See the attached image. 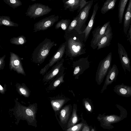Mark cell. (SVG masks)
<instances>
[{"instance_id": "obj_1", "label": "cell", "mask_w": 131, "mask_h": 131, "mask_svg": "<svg viewBox=\"0 0 131 131\" xmlns=\"http://www.w3.org/2000/svg\"><path fill=\"white\" fill-rule=\"evenodd\" d=\"M66 57L70 58L86 53L85 34L74 29L69 34L64 33Z\"/></svg>"}, {"instance_id": "obj_2", "label": "cell", "mask_w": 131, "mask_h": 131, "mask_svg": "<svg viewBox=\"0 0 131 131\" xmlns=\"http://www.w3.org/2000/svg\"><path fill=\"white\" fill-rule=\"evenodd\" d=\"M15 102L14 107L10 109L9 111L12 112V115L15 119V124L17 125L20 120L25 121L28 125L37 127V104L35 103L26 106L21 104L15 99Z\"/></svg>"}, {"instance_id": "obj_3", "label": "cell", "mask_w": 131, "mask_h": 131, "mask_svg": "<svg viewBox=\"0 0 131 131\" xmlns=\"http://www.w3.org/2000/svg\"><path fill=\"white\" fill-rule=\"evenodd\" d=\"M57 44L54 41L46 38L35 49L32 54L33 62L41 64L49 54L51 48Z\"/></svg>"}, {"instance_id": "obj_4", "label": "cell", "mask_w": 131, "mask_h": 131, "mask_svg": "<svg viewBox=\"0 0 131 131\" xmlns=\"http://www.w3.org/2000/svg\"><path fill=\"white\" fill-rule=\"evenodd\" d=\"M116 106L120 111L119 116L116 114L104 115L100 118L104 128L109 129H112L114 127L112 124L119 122L127 117V113L126 110L119 105L116 104Z\"/></svg>"}, {"instance_id": "obj_5", "label": "cell", "mask_w": 131, "mask_h": 131, "mask_svg": "<svg viewBox=\"0 0 131 131\" xmlns=\"http://www.w3.org/2000/svg\"><path fill=\"white\" fill-rule=\"evenodd\" d=\"M112 53L110 52L100 62L96 72L95 80L98 85L102 83L106 75L110 68L111 67Z\"/></svg>"}, {"instance_id": "obj_6", "label": "cell", "mask_w": 131, "mask_h": 131, "mask_svg": "<svg viewBox=\"0 0 131 131\" xmlns=\"http://www.w3.org/2000/svg\"><path fill=\"white\" fill-rule=\"evenodd\" d=\"M48 5L42 4L35 3L29 5L25 13L26 16L34 19L49 13L52 10Z\"/></svg>"}, {"instance_id": "obj_7", "label": "cell", "mask_w": 131, "mask_h": 131, "mask_svg": "<svg viewBox=\"0 0 131 131\" xmlns=\"http://www.w3.org/2000/svg\"><path fill=\"white\" fill-rule=\"evenodd\" d=\"M93 2V0L88 1V3L80 11L78 15V21L75 28L78 32H82L86 27L85 23L88 19L89 13Z\"/></svg>"}, {"instance_id": "obj_8", "label": "cell", "mask_w": 131, "mask_h": 131, "mask_svg": "<svg viewBox=\"0 0 131 131\" xmlns=\"http://www.w3.org/2000/svg\"><path fill=\"white\" fill-rule=\"evenodd\" d=\"M66 46L65 42L61 44L57 50L50 60L49 63L41 69L40 73L42 75H45L49 68L54 64L60 61L65 53Z\"/></svg>"}, {"instance_id": "obj_9", "label": "cell", "mask_w": 131, "mask_h": 131, "mask_svg": "<svg viewBox=\"0 0 131 131\" xmlns=\"http://www.w3.org/2000/svg\"><path fill=\"white\" fill-rule=\"evenodd\" d=\"M58 15H52L46 17L36 23L34 25L33 32L44 31L52 26L58 20Z\"/></svg>"}, {"instance_id": "obj_10", "label": "cell", "mask_w": 131, "mask_h": 131, "mask_svg": "<svg viewBox=\"0 0 131 131\" xmlns=\"http://www.w3.org/2000/svg\"><path fill=\"white\" fill-rule=\"evenodd\" d=\"M90 62L88 60V57L82 58L75 61H73L72 67L73 69V76L75 79H78L79 76L88 69Z\"/></svg>"}, {"instance_id": "obj_11", "label": "cell", "mask_w": 131, "mask_h": 131, "mask_svg": "<svg viewBox=\"0 0 131 131\" xmlns=\"http://www.w3.org/2000/svg\"><path fill=\"white\" fill-rule=\"evenodd\" d=\"M110 23V21H108L102 26H97L92 31V38L90 42V46L93 49L97 48L99 42Z\"/></svg>"}, {"instance_id": "obj_12", "label": "cell", "mask_w": 131, "mask_h": 131, "mask_svg": "<svg viewBox=\"0 0 131 131\" xmlns=\"http://www.w3.org/2000/svg\"><path fill=\"white\" fill-rule=\"evenodd\" d=\"M9 68L10 71L13 70L17 73L26 75L21 60L17 54L10 52Z\"/></svg>"}, {"instance_id": "obj_13", "label": "cell", "mask_w": 131, "mask_h": 131, "mask_svg": "<svg viewBox=\"0 0 131 131\" xmlns=\"http://www.w3.org/2000/svg\"><path fill=\"white\" fill-rule=\"evenodd\" d=\"M118 52L122 67L126 74V70L129 72L131 71L130 62L127 52L122 44L118 42Z\"/></svg>"}, {"instance_id": "obj_14", "label": "cell", "mask_w": 131, "mask_h": 131, "mask_svg": "<svg viewBox=\"0 0 131 131\" xmlns=\"http://www.w3.org/2000/svg\"><path fill=\"white\" fill-rule=\"evenodd\" d=\"M118 73L119 70L116 64H114L110 68L106 76L104 84L101 91V93H102L106 89L108 86L116 81Z\"/></svg>"}, {"instance_id": "obj_15", "label": "cell", "mask_w": 131, "mask_h": 131, "mask_svg": "<svg viewBox=\"0 0 131 131\" xmlns=\"http://www.w3.org/2000/svg\"><path fill=\"white\" fill-rule=\"evenodd\" d=\"M64 61V59L63 58L54 65L51 69L45 74L43 81L48 82L52 80L63 68Z\"/></svg>"}, {"instance_id": "obj_16", "label": "cell", "mask_w": 131, "mask_h": 131, "mask_svg": "<svg viewBox=\"0 0 131 131\" xmlns=\"http://www.w3.org/2000/svg\"><path fill=\"white\" fill-rule=\"evenodd\" d=\"M113 37L112 28L110 24L97 45V50L109 46Z\"/></svg>"}, {"instance_id": "obj_17", "label": "cell", "mask_w": 131, "mask_h": 131, "mask_svg": "<svg viewBox=\"0 0 131 131\" xmlns=\"http://www.w3.org/2000/svg\"><path fill=\"white\" fill-rule=\"evenodd\" d=\"M70 100L69 98L63 95L50 98V102L52 107L55 112L59 111L62 106Z\"/></svg>"}, {"instance_id": "obj_18", "label": "cell", "mask_w": 131, "mask_h": 131, "mask_svg": "<svg viewBox=\"0 0 131 131\" xmlns=\"http://www.w3.org/2000/svg\"><path fill=\"white\" fill-rule=\"evenodd\" d=\"M98 3H96L94 6L93 13L89 22L84 30L82 32L85 34V41H86L90 35V32L93 26L95 16L99 8Z\"/></svg>"}, {"instance_id": "obj_19", "label": "cell", "mask_w": 131, "mask_h": 131, "mask_svg": "<svg viewBox=\"0 0 131 131\" xmlns=\"http://www.w3.org/2000/svg\"><path fill=\"white\" fill-rule=\"evenodd\" d=\"M113 91L118 95L125 97L131 96V86L122 83L115 85Z\"/></svg>"}, {"instance_id": "obj_20", "label": "cell", "mask_w": 131, "mask_h": 131, "mask_svg": "<svg viewBox=\"0 0 131 131\" xmlns=\"http://www.w3.org/2000/svg\"><path fill=\"white\" fill-rule=\"evenodd\" d=\"M65 69L63 67L55 78L51 81L48 86L49 90H55L59 85L64 82V78L66 74L64 73Z\"/></svg>"}, {"instance_id": "obj_21", "label": "cell", "mask_w": 131, "mask_h": 131, "mask_svg": "<svg viewBox=\"0 0 131 131\" xmlns=\"http://www.w3.org/2000/svg\"><path fill=\"white\" fill-rule=\"evenodd\" d=\"M131 22V0H129L125 14L123 30L125 34H127Z\"/></svg>"}, {"instance_id": "obj_22", "label": "cell", "mask_w": 131, "mask_h": 131, "mask_svg": "<svg viewBox=\"0 0 131 131\" xmlns=\"http://www.w3.org/2000/svg\"><path fill=\"white\" fill-rule=\"evenodd\" d=\"M80 0H63V7L64 9H68L70 12H73L77 10H79L80 8Z\"/></svg>"}, {"instance_id": "obj_23", "label": "cell", "mask_w": 131, "mask_h": 131, "mask_svg": "<svg viewBox=\"0 0 131 131\" xmlns=\"http://www.w3.org/2000/svg\"><path fill=\"white\" fill-rule=\"evenodd\" d=\"M71 105H66L60 112L59 118L61 122L64 124L66 123L69 118Z\"/></svg>"}, {"instance_id": "obj_24", "label": "cell", "mask_w": 131, "mask_h": 131, "mask_svg": "<svg viewBox=\"0 0 131 131\" xmlns=\"http://www.w3.org/2000/svg\"><path fill=\"white\" fill-rule=\"evenodd\" d=\"M117 0H107L104 3L101 9L102 14H104L115 8Z\"/></svg>"}, {"instance_id": "obj_25", "label": "cell", "mask_w": 131, "mask_h": 131, "mask_svg": "<svg viewBox=\"0 0 131 131\" xmlns=\"http://www.w3.org/2000/svg\"><path fill=\"white\" fill-rule=\"evenodd\" d=\"M16 86V90L20 95H23L26 97H28L29 96L30 91L24 83L20 84L17 83Z\"/></svg>"}, {"instance_id": "obj_26", "label": "cell", "mask_w": 131, "mask_h": 131, "mask_svg": "<svg viewBox=\"0 0 131 131\" xmlns=\"http://www.w3.org/2000/svg\"><path fill=\"white\" fill-rule=\"evenodd\" d=\"M128 0H120L118 5V17L119 23L122 24L124 10Z\"/></svg>"}, {"instance_id": "obj_27", "label": "cell", "mask_w": 131, "mask_h": 131, "mask_svg": "<svg viewBox=\"0 0 131 131\" xmlns=\"http://www.w3.org/2000/svg\"><path fill=\"white\" fill-rule=\"evenodd\" d=\"M2 25L8 27H18L19 25L11 20L10 17L7 16H0V26Z\"/></svg>"}, {"instance_id": "obj_28", "label": "cell", "mask_w": 131, "mask_h": 131, "mask_svg": "<svg viewBox=\"0 0 131 131\" xmlns=\"http://www.w3.org/2000/svg\"><path fill=\"white\" fill-rule=\"evenodd\" d=\"M76 104H74L72 116L68 124V128L74 126L78 121V118L76 113Z\"/></svg>"}, {"instance_id": "obj_29", "label": "cell", "mask_w": 131, "mask_h": 131, "mask_svg": "<svg viewBox=\"0 0 131 131\" xmlns=\"http://www.w3.org/2000/svg\"><path fill=\"white\" fill-rule=\"evenodd\" d=\"M10 43L13 44L17 45H22L25 43L27 42L26 37L21 35L17 37H14L10 40Z\"/></svg>"}, {"instance_id": "obj_30", "label": "cell", "mask_w": 131, "mask_h": 131, "mask_svg": "<svg viewBox=\"0 0 131 131\" xmlns=\"http://www.w3.org/2000/svg\"><path fill=\"white\" fill-rule=\"evenodd\" d=\"M70 23L71 20L69 19H62L57 23L55 28L56 29H58L60 27L65 31L67 29Z\"/></svg>"}, {"instance_id": "obj_31", "label": "cell", "mask_w": 131, "mask_h": 131, "mask_svg": "<svg viewBox=\"0 0 131 131\" xmlns=\"http://www.w3.org/2000/svg\"><path fill=\"white\" fill-rule=\"evenodd\" d=\"M78 21V17L77 15L73 18L66 30L65 31V33L69 34L72 32L76 27Z\"/></svg>"}, {"instance_id": "obj_32", "label": "cell", "mask_w": 131, "mask_h": 131, "mask_svg": "<svg viewBox=\"0 0 131 131\" xmlns=\"http://www.w3.org/2000/svg\"><path fill=\"white\" fill-rule=\"evenodd\" d=\"M4 2L10 7L14 9L22 5L20 0H3Z\"/></svg>"}, {"instance_id": "obj_33", "label": "cell", "mask_w": 131, "mask_h": 131, "mask_svg": "<svg viewBox=\"0 0 131 131\" xmlns=\"http://www.w3.org/2000/svg\"><path fill=\"white\" fill-rule=\"evenodd\" d=\"M83 102L85 108L89 112H91L92 111L91 100L88 98H84L83 100Z\"/></svg>"}, {"instance_id": "obj_34", "label": "cell", "mask_w": 131, "mask_h": 131, "mask_svg": "<svg viewBox=\"0 0 131 131\" xmlns=\"http://www.w3.org/2000/svg\"><path fill=\"white\" fill-rule=\"evenodd\" d=\"M83 125L82 123L78 124L69 128L67 130V131H79Z\"/></svg>"}, {"instance_id": "obj_35", "label": "cell", "mask_w": 131, "mask_h": 131, "mask_svg": "<svg viewBox=\"0 0 131 131\" xmlns=\"http://www.w3.org/2000/svg\"><path fill=\"white\" fill-rule=\"evenodd\" d=\"M88 2V1L86 2V0H80V8L77 11L78 13H79L80 11L85 7Z\"/></svg>"}, {"instance_id": "obj_36", "label": "cell", "mask_w": 131, "mask_h": 131, "mask_svg": "<svg viewBox=\"0 0 131 131\" xmlns=\"http://www.w3.org/2000/svg\"><path fill=\"white\" fill-rule=\"evenodd\" d=\"M6 57V55H4L0 58V70H3L4 67L5 62L4 59Z\"/></svg>"}, {"instance_id": "obj_37", "label": "cell", "mask_w": 131, "mask_h": 131, "mask_svg": "<svg viewBox=\"0 0 131 131\" xmlns=\"http://www.w3.org/2000/svg\"><path fill=\"white\" fill-rule=\"evenodd\" d=\"M127 37V40L128 41L130 42L131 47V22L130 25Z\"/></svg>"}, {"instance_id": "obj_38", "label": "cell", "mask_w": 131, "mask_h": 131, "mask_svg": "<svg viewBox=\"0 0 131 131\" xmlns=\"http://www.w3.org/2000/svg\"><path fill=\"white\" fill-rule=\"evenodd\" d=\"M6 90V85L5 84L4 87H3L1 84H0V92L2 94H4L5 93Z\"/></svg>"}, {"instance_id": "obj_39", "label": "cell", "mask_w": 131, "mask_h": 131, "mask_svg": "<svg viewBox=\"0 0 131 131\" xmlns=\"http://www.w3.org/2000/svg\"><path fill=\"white\" fill-rule=\"evenodd\" d=\"M82 131H90V128L87 125H84Z\"/></svg>"}, {"instance_id": "obj_40", "label": "cell", "mask_w": 131, "mask_h": 131, "mask_svg": "<svg viewBox=\"0 0 131 131\" xmlns=\"http://www.w3.org/2000/svg\"><path fill=\"white\" fill-rule=\"evenodd\" d=\"M91 131H95L93 129H91Z\"/></svg>"}]
</instances>
